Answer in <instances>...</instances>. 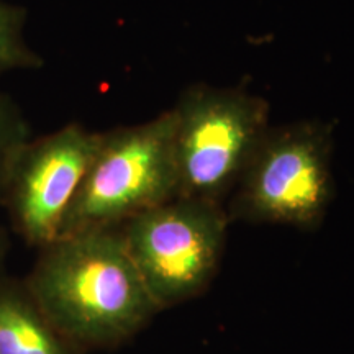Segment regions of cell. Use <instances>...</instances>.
<instances>
[{
	"mask_svg": "<svg viewBox=\"0 0 354 354\" xmlns=\"http://www.w3.org/2000/svg\"><path fill=\"white\" fill-rule=\"evenodd\" d=\"M24 282L44 315L82 351L118 346L161 312L118 227L57 238L38 250Z\"/></svg>",
	"mask_w": 354,
	"mask_h": 354,
	"instance_id": "1",
	"label": "cell"
},
{
	"mask_svg": "<svg viewBox=\"0 0 354 354\" xmlns=\"http://www.w3.org/2000/svg\"><path fill=\"white\" fill-rule=\"evenodd\" d=\"M333 128L318 120L269 127L234 185L228 218L315 228L333 201Z\"/></svg>",
	"mask_w": 354,
	"mask_h": 354,
	"instance_id": "2",
	"label": "cell"
},
{
	"mask_svg": "<svg viewBox=\"0 0 354 354\" xmlns=\"http://www.w3.org/2000/svg\"><path fill=\"white\" fill-rule=\"evenodd\" d=\"M174 112L102 131L99 148L79 185L59 236L117 228L131 216L177 197Z\"/></svg>",
	"mask_w": 354,
	"mask_h": 354,
	"instance_id": "3",
	"label": "cell"
},
{
	"mask_svg": "<svg viewBox=\"0 0 354 354\" xmlns=\"http://www.w3.org/2000/svg\"><path fill=\"white\" fill-rule=\"evenodd\" d=\"M174 112L177 197L223 203L269 128V104L241 88L196 84Z\"/></svg>",
	"mask_w": 354,
	"mask_h": 354,
	"instance_id": "4",
	"label": "cell"
},
{
	"mask_svg": "<svg viewBox=\"0 0 354 354\" xmlns=\"http://www.w3.org/2000/svg\"><path fill=\"white\" fill-rule=\"evenodd\" d=\"M228 223L223 203L176 197L118 227L159 310L187 302L209 287L223 256Z\"/></svg>",
	"mask_w": 354,
	"mask_h": 354,
	"instance_id": "5",
	"label": "cell"
},
{
	"mask_svg": "<svg viewBox=\"0 0 354 354\" xmlns=\"http://www.w3.org/2000/svg\"><path fill=\"white\" fill-rule=\"evenodd\" d=\"M102 131L73 122L30 138L8 172L2 202L10 228L41 250L59 236L79 185L99 148Z\"/></svg>",
	"mask_w": 354,
	"mask_h": 354,
	"instance_id": "6",
	"label": "cell"
},
{
	"mask_svg": "<svg viewBox=\"0 0 354 354\" xmlns=\"http://www.w3.org/2000/svg\"><path fill=\"white\" fill-rule=\"evenodd\" d=\"M0 354H84L50 322L24 279L0 272Z\"/></svg>",
	"mask_w": 354,
	"mask_h": 354,
	"instance_id": "7",
	"label": "cell"
},
{
	"mask_svg": "<svg viewBox=\"0 0 354 354\" xmlns=\"http://www.w3.org/2000/svg\"><path fill=\"white\" fill-rule=\"evenodd\" d=\"M25 7L0 0V76L43 68L44 61L26 39Z\"/></svg>",
	"mask_w": 354,
	"mask_h": 354,
	"instance_id": "8",
	"label": "cell"
},
{
	"mask_svg": "<svg viewBox=\"0 0 354 354\" xmlns=\"http://www.w3.org/2000/svg\"><path fill=\"white\" fill-rule=\"evenodd\" d=\"M32 136V127L20 105L0 92V202L13 161Z\"/></svg>",
	"mask_w": 354,
	"mask_h": 354,
	"instance_id": "9",
	"label": "cell"
},
{
	"mask_svg": "<svg viewBox=\"0 0 354 354\" xmlns=\"http://www.w3.org/2000/svg\"><path fill=\"white\" fill-rule=\"evenodd\" d=\"M8 248H10V241H8L7 230L0 227V272L6 271V259L8 254Z\"/></svg>",
	"mask_w": 354,
	"mask_h": 354,
	"instance_id": "10",
	"label": "cell"
}]
</instances>
